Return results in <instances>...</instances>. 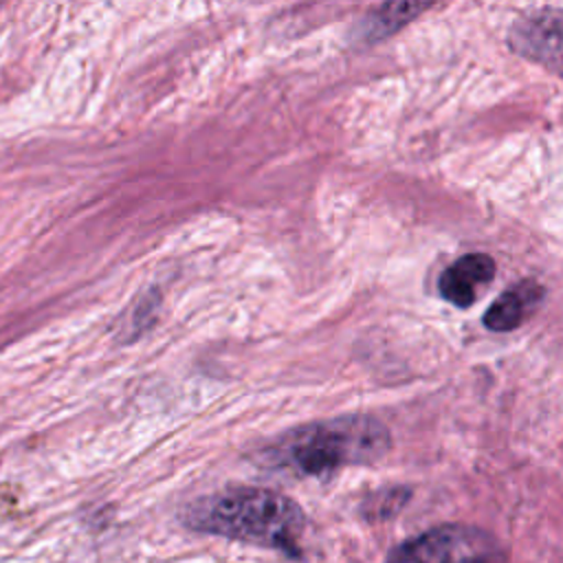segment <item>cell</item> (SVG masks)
I'll use <instances>...</instances> for the list:
<instances>
[{"mask_svg":"<svg viewBox=\"0 0 563 563\" xmlns=\"http://www.w3.org/2000/svg\"><path fill=\"white\" fill-rule=\"evenodd\" d=\"M387 563H506V552L488 532L449 523L398 545Z\"/></svg>","mask_w":563,"mask_h":563,"instance_id":"3957f363","label":"cell"},{"mask_svg":"<svg viewBox=\"0 0 563 563\" xmlns=\"http://www.w3.org/2000/svg\"><path fill=\"white\" fill-rule=\"evenodd\" d=\"M543 286L532 279H521L512 288H506L484 312L482 321L490 332L517 330L526 317L541 303Z\"/></svg>","mask_w":563,"mask_h":563,"instance_id":"8992f818","label":"cell"},{"mask_svg":"<svg viewBox=\"0 0 563 563\" xmlns=\"http://www.w3.org/2000/svg\"><path fill=\"white\" fill-rule=\"evenodd\" d=\"M424 9H429V4H422V2H389V4H383L378 9V13L372 15L374 29H369L367 35L385 37V35L398 31L400 26H405L416 15H420Z\"/></svg>","mask_w":563,"mask_h":563,"instance_id":"52a82bcc","label":"cell"},{"mask_svg":"<svg viewBox=\"0 0 563 563\" xmlns=\"http://www.w3.org/2000/svg\"><path fill=\"white\" fill-rule=\"evenodd\" d=\"M510 46L552 70L561 66V18L559 13L528 15L512 29Z\"/></svg>","mask_w":563,"mask_h":563,"instance_id":"5b68a950","label":"cell"},{"mask_svg":"<svg viewBox=\"0 0 563 563\" xmlns=\"http://www.w3.org/2000/svg\"><path fill=\"white\" fill-rule=\"evenodd\" d=\"M495 260L486 253H466L440 273L438 290L455 308H471L495 277Z\"/></svg>","mask_w":563,"mask_h":563,"instance_id":"277c9868","label":"cell"},{"mask_svg":"<svg viewBox=\"0 0 563 563\" xmlns=\"http://www.w3.org/2000/svg\"><path fill=\"white\" fill-rule=\"evenodd\" d=\"M389 449L387 429L367 416L312 422L266 449V462L299 475H325L347 464L378 460Z\"/></svg>","mask_w":563,"mask_h":563,"instance_id":"7a4b0ae2","label":"cell"},{"mask_svg":"<svg viewBox=\"0 0 563 563\" xmlns=\"http://www.w3.org/2000/svg\"><path fill=\"white\" fill-rule=\"evenodd\" d=\"M202 532L242 539L295 554L306 526L301 508L266 488H231L198 499L187 512Z\"/></svg>","mask_w":563,"mask_h":563,"instance_id":"6da1fadb","label":"cell"}]
</instances>
